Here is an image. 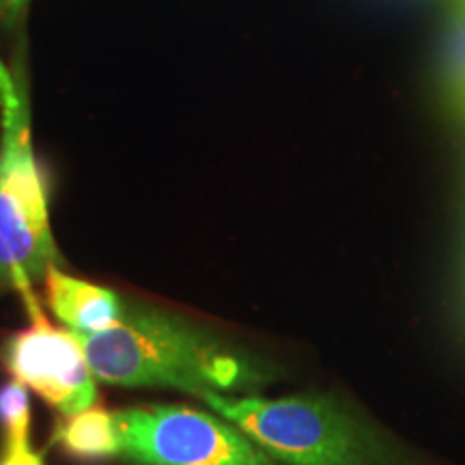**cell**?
<instances>
[{
	"instance_id": "cell-12",
	"label": "cell",
	"mask_w": 465,
	"mask_h": 465,
	"mask_svg": "<svg viewBox=\"0 0 465 465\" xmlns=\"http://www.w3.org/2000/svg\"><path fill=\"white\" fill-rule=\"evenodd\" d=\"M26 0H0V15H5L7 20H14L22 14Z\"/></svg>"
},
{
	"instance_id": "cell-3",
	"label": "cell",
	"mask_w": 465,
	"mask_h": 465,
	"mask_svg": "<svg viewBox=\"0 0 465 465\" xmlns=\"http://www.w3.org/2000/svg\"><path fill=\"white\" fill-rule=\"evenodd\" d=\"M0 124V291H35L50 267L63 265L50 226L48 192L31 130V97L22 61Z\"/></svg>"
},
{
	"instance_id": "cell-2",
	"label": "cell",
	"mask_w": 465,
	"mask_h": 465,
	"mask_svg": "<svg viewBox=\"0 0 465 465\" xmlns=\"http://www.w3.org/2000/svg\"><path fill=\"white\" fill-rule=\"evenodd\" d=\"M213 414L240 427L284 465H411L410 457L342 401L323 394L261 399L209 392Z\"/></svg>"
},
{
	"instance_id": "cell-11",
	"label": "cell",
	"mask_w": 465,
	"mask_h": 465,
	"mask_svg": "<svg viewBox=\"0 0 465 465\" xmlns=\"http://www.w3.org/2000/svg\"><path fill=\"white\" fill-rule=\"evenodd\" d=\"M14 89H15V75L9 74V69L5 67L3 61H0V108L7 104Z\"/></svg>"
},
{
	"instance_id": "cell-1",
	"label": "cell",
	"mask_w": 465,
	"mask_h": 465,
	"mask_svg": "<svg viewBox=\"0 0 465 465\" xmlns=\"http://www.w3.org/2000/svg\"><path fill=\"white\" fill-rule=\"evenodd\" d=\"M78 339L95 380L110 386L173 388L203 399L252 394L274 381L272 366L254 353L153 304L125 302L119 323Z\"/></svg>"
},
{
	"instance_id": "cell-7",
	"label": "cell",
	"mask_w": 465,
	"mask_h": 465,
	"mask_svg": "<svg viewBox=\"0 0 465 465\" xmlns=\"http://www.w3.org/2000/svg\"><path fill=\"white\" fill-rule=\"evenodd\" d=\"M52 441L80 461H104L121 455V438L113 411L89 407L56 422Z\"/></svg>"
},
{
	"instance_id": "cell-9",
	"label": "cell",
	"mask_w": 465,
	"mask_h": 465,
	"mask_svg": "<svg viewBox=\"0 0 465 465\" xmlns=\"http://www.w3.org/2000/svg\"><path fill=\"white\" fill-rule=\"evenodd\" d=\"M446 80H449L450 102L465 116V14H461L455 28H452Z\"/></svg>"
},
{
	"instance_id": "cell-5",
	"label": "cell",
	"mask_w": 465,
	"mask_h": 465,
	"mask_svg": "<svg viewBox=\"0 0 465 465\" xmlns=\"http://www.w3.org/2000/svg\"><path fill=\"white\" fill-rule=\"evenodd\" d=\"M20 298L26 306L28 328L7 336L0 349L9 373L63 418L95 407V375L78 336L45 319L35 291Z\"/></svg>"
},
{
	"instance_id": "cell-8",
	"label": "cell",
	"mask_w": 465,
	"mask_h": 465,
	"mask_svg": "<svg viewBox=\"0 0 465 465\" xmlns=\"http://www.w3.org/2000/svg\"><path fill=\"white\" fill-rule=\"evenodd\" d=\"M0 422L5 440H31V397L25 383L11 380L0 388Z\"/></svg>"
},
{
	"instance_id": "cell-10",
	"label": "cell",
	"mask_w": 465,
	"mask_h": 465,
	"mask_svg": "<svg viewBox=\"0 0 465 465\" xmlns=\"http://www.w3.org/2000/svg\"><path fill=\"white\" fill-rule=\"evenodd\" d=\"M0 465H44V455L31 449V440H5Z\"/></svg>"
},
{
	"instance_id": "cell-6",
	"label": "cell",
	"mask_w": 465,
	"mask_h": 465,
	"mask_svg": "<svg viewBox=\"0 0 465 465\" xmlns=\"http://www.w3.org/2000/svg\"><path fill=\"white\" fill-rule=\"evenodd\" d=\"M44 282L50 311L69 332L91 336L113 328L124 317L125 300L113 289L69 276L61 267H50Z\"/></svg>"
},
{
	"instance_id": "cell-4",
	"label": "cell",
	"mask_w": 465,
	"mask_h": 465,
	"mask_svg": "<svg viewBox=\"0 0 465 465\" xmlns=\"http://www.w3.org/2000/svg\"><path fill=\"white\" fill-rule=\"evenodd\" d=\"M114 420L130 465H282L226 418L188 405L127 407Z\"/></svg>"
},
{
	"instance_id": "cell-13",
	"label": "cell",
	"mask_w": 465,
	"mask_h": 465,
	"mask_svg": "<svg viewBox=\"0 0 465 465\" xmlns=\"http://www.w3.org/2000/svg\"><path fill=\"white\" fill-rule=\"evenodd\" d=\"M461 3H463V14H465V0H461Z\"/></svg>"
}]
</instances>
